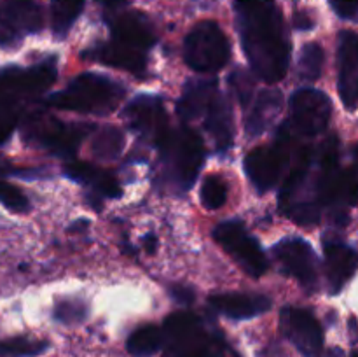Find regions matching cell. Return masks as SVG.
<instances>
[{
  "mask_svg": "<svg viewBox=\"0 0 358 357\" xmlns=\"http://www.w3.org/2000/svg\"><path fill=\"white\" fill-rule=\"evenodd\" d=\"M236 28L252 72L266 83L287 76L290 42L275 0H234Z\"/></svg>",
  "mask_w": 358,
  "mask_h": 357,
  "instance_id": "1",
  "label": "cell"
},
{
  "mask_svg": "<svg viewBox=\"0 0 358 357\" xmlns=\"http://www.w3.org/2000/svg\"><path fill=\"white\" fill-rule=\"evenodd\" d=\"M124 86L103 74H80L65 90L49 97L48 104L62 111L108 114L124 98Z\"/></svg>",
  "mask_w": 358,
  "mask_h": 357,
  "instance_id": "2",
  "label": "cell"
},
{
  "mask_svg": "<svg viewBox=\"0 0 358 357\" xmlns=\"http://www.w3.org/2000/svg\"><path fill=\"white\" fill-rule=\"evenodd\" d=\"M163 178L180 191H187L198 178L205 161V144L191 128L168 130L159 146Z\"/></svg>",
  "mask_w": 358,
  "mask_h": 357,
  "instance_id": "3",
  "label": "cell"
},
{
  "mask_svg": "<svg viewBox=\"0 0 358 357\" xmlns=\"http://www.w3.org/2000/svg\"><path fill=\"white\" fill-rule=\"evenodd\" d=\"M163 357H224L226 342L191 312L168 315L163 326Z\"/></svg>",
  "mask_w": 358,
  "mask_h": 357,
  "instance_id": "4",
  "label": "cell"
},
{
  "mask_svg": "<svg viewBox=\"0 0 358 357\" xmlns=\"http://www.w3.org/2000/svg\"><path fill=\"white\" fill-rule=\"evenodd\" d=\"M185 63L196 72H217L227 65L231 46L215 21H201L187 34L184 42Z\"/></svg>",
  "mask_w": 358,
  "mask_h": 357,
  "instance_id": "5",
  "label": "cell"
},
{
  "mask_svg": "<svg viewBox=\"0 0 358 357\" xmlns=\"http://www.w3.org/2000/svg\"><path fill=\"white\" fill-rule=\"evenodd\" d=\"M55 79V59H48L30 69L0 70V111H13L16 102L42 93Z\"/></svg>",
  "mask_w": 358,
  "mask_h": 357,
  "instance_id": "6",
  "label": "cell"
},
{
  "mask_svg": "<svg viewBox=\"0 0 358 357\" xmlns=\"http://www.w3.org/2000/svg\"><path fill=\"white\" fill-rule=\"evenodd\" d=\"M290 135L287 126L280 130L276 142L269 147L255 149L245 158V172L259 192L275 188L285 172L290 158Z\"/></svg>",
  "mask_w": 358,
  "mask_h": 357,
  "instance_id": "7",
  "label": "cell"
},
{
  "mask_svg": "<svg viewBox=\"0 0 358 357\" xmlns=\"http://www.w3.org/2000/svg\"><path fill=\"white\" fill-rule=\"evenodd\" d=\"M213 238L233 255L234 261L252 276H262L268 272V258L259 241L245 230L240 220H226L213 230Z\"/></svg>",
  "mask_w": 358,
  "mask_h": 357,
  "instance_id": "8",
  "label": "cell"
},
{
  "mask_svg": "<svg viewBox=\"0 0 358 357\" xmlns=\"http://www.w3.org/2000/svg\"><path fill=\"white\" fill-rule=\"evenodd\" d=\"M332 115L331 98L320 90L303 88L290 98V119L297 133L317 136L327 128Z\"/></svg>",
  "mask_w": 358,
  "mask_h": 357,
  "instance_id": "9",
  "label": "cell"
},
{
  "mask_svg": "<svg viewBox=\"0 0 358 357\" xmlns=\"http://www.w3.org/2000/svg\"><path fill=\"white\" fill-rule=\"evenodd\" d=\"M122 118L129 128L142 139L159 146L168 133V118L164 112L163 100L156 94H138L126 105Z\"/></svg>",
  "mask_w": 358,
  "mask_h": 357,
  "instance_id": "10",
  "label": "cell"
},
{
  "mask_svg": "<svg viewBox=\"0 0 358 357\" xmlns=\"http://www.w3.org/2000/svg\"><path fill=\"white\" fill-rule=\"evenodd\" d=\"M282 331L304 357H322L324 354V329L310 310L283 308Z\"/></svg>",
  "mask_w": 358,
  "mask_h": 357,
  "instance_id": "11",
  "label": "cell"
},
{
  "mask_svg": "<svg viewBox=\"0 0 358 357\" xmlns=\"http://www.w3.org/2000/svg\"><path fill=\"white\" fill-rule=\"evenodd\" d=\"M42 28V13L34 0H0V46H13Z\"/></svg>",
  "mask_w": 358,
  "mask_h": 357,
  "instance_id": "12",
  "label": "cell"
},
{
  "mask_svg": "<svg viewBox=\"0 0 358 357\" xmlns=\"http://www.w3.org/2000/svg\"><path fill=\"white\" fill-rule=\"evenodd\" d=\"M86 125H63L58 119H38L31 122L28 136L44 149L59 156H69L76 153L84 136L91 132Z\"/></svg>",
  "mask_w": 358,
  "mask_h": 357,
  "instance_id": "13",
  "label": "cell"
},
{
  "mask_svg": "<svg viewBox=\"0 0 358 357\" xmlns=\"http://www.w3.org/2000/svg\"><path fill=\"white\" fill-rule=\"evenodd\" d=\"M273 254L289 275L313 290L318 282V259L313 247L301 238H285L275 245Z\"/></svg>",
  "mask_w": 358,
  "mask_h": 357,
  "instance_id": "14",
  "label": "cell"
},
{
  "mask_svg": "<svg viewBox=\"0 0 358 357\" xmlns=\"http://www.w3.org/2000/svg\"><path fill=\"white\" fill-rule=\"evenodd\" d=\"M339 94L346 108L353 111L358 105V34L345 30L338 41Z\"/></svg>",
  "mask_w": 358,
  "mask_h": 357,
  "instance_id": "15",
  "label": "cell"
},
{
  "mask_svg": "<svg viewBox=\"0 0 358 357\" xmlns=\"http://www.w3.org/2000/svg\"><path fill=\"white\" fill-rule=\"evenodd\" d=\"M108 27L114 35V41L131 46V48L140 49L143 52L152 48L157 41L154 24L150 23L145 14L136 13V10L119 14L108 23Z\"/></svg>",
  "mask_w": 358,
  "mask_h": 357,
  "instance_id": "16",
  "label": "cell"
},
{
  "mask_svg": "<svg viewBox=\"0 0 358 357\" xmlns=\"http://www.w3.org/2000/svg\"><path fill=\"white\" fill-rule=\"evenodd\" d=\"M324 255L329 289L332 294H338L352 280L353 273L357 272L358 254L348 245L332 240L325 241Z\"/></svg>",
  "mask_w": 358,
  "mask_h": 357,
  "instance_id": "17",
  "label": "cell"
},
{
  "mask_svg": "<svg viewBox=\"0 0 358 357\" xmlns=\"http://www.w3.org/2000/svg\"><path fill=\"white\" fill-rule=\"evenodd\" d=\"M84 56L94 59V62L103 63V65L126 70V72L135 74V76L143 74V70L147 66L145 52L117 41L98 44L96 48L84 52Z\"/></svg>",
  "mask_w": 358,
  "mask_h": 357,
  "instance_id": "18",
  "label": "cell"
},
{
  "mask_svg": "<svg viewBox=\"0 0 358 357\" xmlns=\"http://www.w3.org/2000/svg\"><path fill=\"white\" fill-rule=\"evenodd\" d=\"M219 94L215 79H191L184 88L177 104V114L182 121H192L206 114L212 102Z\"/></svg>",
  "mask_w": 358,
  "mask_h": 357,
  "instance_id": "19",
  "label": "cell"
},
{
  "mask_svg": "<svg viewBox=\"0 0 358 357\" xmlns=\"http://www.w3.org/2000/svg\"><path fill=\"white\" fill-rule=\"evenodd\" d=\"M208 303L213 310L236 321L257 317L271 308L269 298L259 294H215Z\"/></svg>",
  "mask_w": 358,
  "mask_h": 357,
  "instance_id": "20",
  "label": "cell"
},
{
  "mask_svg": "<svg viewBox=\"0 0 358 357\" xmlns=\"http://www.w3.org/2000/svg\"><path fill=\"white\" fill-rule=\"evenodd\" d=\"M205 130L219 150H227L234 142V125L231 105L222 94H217L205 114Z\"/></svg>",
  "mask_w": 358,
  "mask_h": 357,
  "instance_id": "21",
  "label": "cell"
},
{
  "mask_svg": "<svg viewBox=\"0 0 358 357\" xmlns=\"http://www.w3.org/2000/svg\"><path fill=\"white\" fill-rule=\"evenodd\" d=\"M283 97L278 90H264L257 94L250 107V114H248L247 122H245V130L247 135L255 139V136L262 135L266 130L271 126V122L278 118L280 111H282Z\"/></svg>",
  "mask_w": 358,
  "mask_h": 357,
  "instance_id": "22",
  "label": "cell"
},
{
  "mask_svg": "<svg viewBox=\"0 0 358 357\" xmlns=\"http://www.w3.org/2000/svg\"><path fill=\"white\" fill-rule=\"evenodd\" d=\"M65 174L72 181H77L93 189L94 195L108 196V198H119L121 196V188L115 182V178L112 175H108L107 172L98 170V168L91 167V164L73 161V163L66 164Z\"/></svg>",
  "mask_w": 358,
  "mask_h": 357,
  "instance_id": "23",
  "label": "cell"
},
{
  "mask_svg": "<svg viewBox=\"0 0 358 357\" xmlns=\"http://www.w3.org/2000/svg\"><path fill=\"white\" fill-rule=\"evenodd\" d=\"M164 345L163 329L157 326H143L136 331L131 332V336L126 342V349L133 357H152L154 354L159 352Z\"/></svg>",
  "mask_w": 358,
  "mask_h": 357,
  "instance_id": "24",
  "label": "cell"
},
{
  "mask_svg": "<svg viewBox=\"0 0 358 357\" xmlns=\"http://www.w3.org/2000/svg\"><path fill=\"white\" fill-rule=\"evenodd\" d=\"M124 149V135L114 126H105L98 130L91 142L93 156L100 161H112Z\"/></svg>",
  "mask_w": 358,
  "mask_h": 357,
  "instance_id": "25",
  "label": "cell"
},
{
  "mask_svg": "<svg viewBox=\"0 0 358 357\" xmlns=\"http://www.w3.org/2000/svg\"><path fill=\"white\" fill-rule=\"evenodd\" d=\"M86 0H51L52 31L58 38H63L77 18L80 16Z\"/></svg>",
  "mask_w": 358,
  "mask_h": 357,
  "instance_id": "26",
  "label": "cell"
},
{
  "mask_svg": "<svg viewBox=\"0 0 358 357\" xmlns=\"http://www.w3.org/2000/svg\"><path fill=\"white\" fill-rule=\"evenodd\" d=\"M324 59L325 55L322 46L315 44V42L304 46L299 56V65H297L301 79L311 80V83L317 80L322 76V70H324Z\"/></svg>",
  "mask_w": 358,
  "mask_h": 357,
  "instance_id": "27",
  "label": "cell"
},
{
  "mask_svg": "<svg viewBox=\"0 0 358 357\" xmlns=\"http://www.w3.org/2000/svg\"><path fill=\"white\" fill-rule=\"evenodd\" d=\"M48 349V342L24 338V336H17V338H9L0 342V356L2 357H35L41 356Z\"/></svg>",
  "mask_w": 358,
  "mask_h": 357,
  "instance_id": "28",
  "label": "cell"
},
{
  "mask_svg": "<svg viewBox=\"0 0 358 357\" xmlns=\"http://www.w3.org/2000/svg\"><path fill=\"white\" fill-rule=\"evenodd\" d=\"M201 203L210 210H217L226 205L227 202V186L224 178L219 175H208L201 186Z\"/></svg>",
  "mask_w": 358,
  "mask_h": 357,
  "instance_id": "29",
  "label": "cell"
},
{
  "mask_svg": "<svg viewBox=\"0 0 358 357\" xmlns=\"http://www.w3.org/2000/svg\"><path fill=\"white\" fill-rule=\"evenodd\" d=\"M87 308L86 304L80 303V301H63V303L56 304L55 308V318L63 324H79L86 318Z\"/></svg>",
  "mask_w": 358,
  "mask_h": 357,
  "instance_id": "30",
  "label": "cell"
},
{
  "mask_svg": "<svg viewBox=\"0 0 358 357\" xmlns=\"http://www.w3.org/2000/svg\"><path fill=\"white\" fill-rule=\"evenodd\" d=\"M0 203L14 212H24L28 209V198L21 192V189L3 181H0Z\"/></svg>",
  "mask_w": 358,
  "mask_h": 357,
  "instance_id": "31",
  "label": "cell"
},
{
  "mask_svg": "<svg viewBox=\"0 0 358 357\" xmlns=\"http://www.w3.org/2000/svg\"><path fill=\"white\" fill-rule=\"evenodd\" d=\"M229 84L234 93H236L240 104L247 107L252 100V91H254V83H252L250 76L243 72V70H236V72L231 74Z\"/></svg>",
  "mask_w": 358,
  "mask_h": 357,
  "instance_id": "32",
  "label": "cell"
},
{
  "mask_svg": "<svg viewBox=\"0 0 358 357\" xmlns=\"http://www.w3.org/2000/svg\"><path fill=\"white\" fill-rule=\"evenodd\" d=\"M329 4L343 20H358V0H329Z\"/></svg>",
  "mask_w": 358,
  "mask_h": 357,
  "instance_id": "33",
  "label": "cell"
},
{
  "mask_svg": "<svg viewBox=\"0 0 358 357\" xmlns=\"http://www.w3.org/2000/svg\"><path fill=\"white\" fill-rule=\"evenodd\" d=\"M17 122V115L13 111H0V144L6 142L14 132Z\"/></svg>",
  "mask_w": 358,
  "mask_h": 357,
  "instance_id": "34",
  "label": "cell"
},
{
  "mask_svg": "<svg viewBox=\"0 0 358 357\" xmlns=\"http://www.w3.org/2000/svg\"><path fill=\"white\" fill-rule=\"evenodd\" d=\"M345 178H346V184H348V188L352 189L353 195H355V198L358 200V144L355 146V149H353L352 168L345 170Z\"/></svg>",
  "mask_w": 358,
  "mask_h": 357,
  "instance_id": "35",
  "label": "cell"
},
{
  "mask_svg": "<svg viewBox=\"0 0 358 357\" xmlns=\"http://www.w3.org/2000/svg\"><path fill=\"white\" fill-rule=\"evenodd\" d=\"M170 294L177 303H182V304H189L192 303V300H194V293H192V289H187V287L184 286H173L170 289Z\"/></svg>",
  "mask_w": 358,
  "mask_h": 357,
  "instance_id": "36",
  "label": "cell"
},
{
  "mask_svg": "<svg viewBox=\"0 0 358 357\" xmlns=\"http://www.w3.org/2000/svg\"><path fill=\"white\" fill-rule=\"evenodd\" d=\"M294 24H296V28H299V30H310V28H313V21H311L306 14H301V13L296 14Z\"/></svg>",
  "mask_w": 358,
  "mask_h": 357,
  "instance_id": "37",
  "label": "cell"
},
{
  "mask_svg": "<svg viewBox=\"0 0 358 357\" xmlns=\"http://www.w3.org/2000/svg\"><path fill=\"white\" fill-rule=\"evenodd\" d=\"M98 2L103 7H107V9H119V7H124L128 4H131L133 0H98Z\"/></svg>",
  "mask_w": 358,
  "mask_h": 357,
  "instance_id": "38",
  "label": "cell"
},
{
  "mask_svg": "<svg viewBox=\"0 0 358 357\" xmlns=\"http://www.w3.org/2000/svg\"><path fill=\"white\" fill-rule=\"evenodd\" d=\"M143 244H145L147 251H149V252H154V251H156L157 240H156V237H154V234H147V237L143 238Z\"/></svg>",
  "mask_w": 358,
  "mask_h": 357,
  "instance_id": "39",
  "label": "cell"
},
{
  "mask_svg": "<svg viewBox=\"0 0 358 357\" xmlns=\"http://www.w3.org/2000/svg\"><path fill=\"white\" fill-rule=\"evenodd\" d=\"M325 357H345V354H343L339 349H332Z\"/></svg>",
  "mask_w": 358,
  "mask_h": 357,
  "instance_id": "40",
  "label": "cell"
},
{
  "mask_svg": "<svg viewBox=\"0 0 358 357\" xmlns=\"http://www.w3.org/2000/svg\"><path fill=\"white\" fill-rule=\"evenodd\" d=\"M352 357H358V352H353V356Z\"/></svg>",
  "mask_w": 358,
  "mask_h": 357,
  "instance_id": "41",
  "label": "cell"
}]
</instances>
